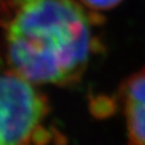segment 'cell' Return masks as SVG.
Returning a JSON list of instances; mask_svg holds the SVG:
<instances>
[{
    "label": "cell",
    "instance_id": "1",
    "mask_svg": "<svg viewBox=\"0 0 145 145\" xmlns=\"http://www.w3.org/2000/svg\"><path fill=\"white\" fill-rule=\"evenodd\" d=\"M6 55L14 73L34 85L78 82L96 52L99 15L76 0H8Z\"/></svg>",
    "mask_w": 145,
    "mask_h": 145
},
{
    "label": "cell",
    "instance_id": "2",
    "mask_svg": "<svg viewBox=\"0 0 145 145\" xmlns=\"http://www.w3.org/2000/svg\"><path fill=\"white\" fill-rule=\"evenodd\" d=\"M48 104L34 84L0 76V145H26L42 126Z\"/></svg>",
    "mask_w": 145,
    "mask_h": 145
},
{
    "label": "cell",
    "instance_id": "3",
    "mask_svg": "<svg viewBox=\"0 0 145 145\" xmlns=\"http://www.w3.org/2000/svg\"><path fill=\"white\" fill-rule=\"evenodd\" d=\"M120 101L126 119L128 145H145V67L123 82Z\"/></svg>",
    "mask_w": 145,
    "mask_h": 145
},
{
    "label": "cell",
    "instance_id": "4",
    "mask_svg": "<svg viewBox=\"0 0 145 145\" xmlns=\"http://www.w3.org/2000/svg\"><path fill=\"white\" fill-rule=\"evenodd\" d=\"M79 1L90 10H106L119 5L122 0H79Z\"/></svg>",
    "mask_w": 145,
    "mask_h": 145
}]
</instances>
